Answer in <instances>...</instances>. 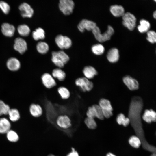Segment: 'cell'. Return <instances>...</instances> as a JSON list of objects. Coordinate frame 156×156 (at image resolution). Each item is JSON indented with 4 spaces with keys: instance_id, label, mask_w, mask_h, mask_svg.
<instances>
[{
    "instance_id": "1",
    "label": "cell",
    "mask_w": 156,
    "mask_h": 156,
    "mask_svg": "<svg viewBox=\"0 0 156 156\" xmlns=\"http://www.w3.org/2000/svg\"><path fill=\"white\" fill-rule=\"evenodd\" d=\"M143 107L142 98L138 96L132 98L130 105L129 115L130 120L134 122L140 121V116Z\"/></svg>"
},
{
    "instance_id": "2",
    "label": "cell",
    "mask_w": 156,
    "mask_h": 156,
    "mask_svg": "<svg viewBox=\"0 0 156 156\" xmlns=\"http://www.w3.org/2000/svg\"><path fill=\"white\" fill-rule=\"evenodd\" d=\"M51 61L58 68H63L69 60L68 56L63 51H53Z\"/></svg>"
},
{
    "instance_id": "3",
    "label": "cell",
    "mask_w": 156,
    "mask_h": 156,
    "mask_svg": "<svg viewBox=\"0 0 156 156\" xmlns=\"http://www.w3.org/2000/svg\"><path fill=\"white\" fill-rule=\"evenodd\" d=\"M92 31L96 39L101 42L109 40L114 32V29L110 25L108 26L107 30L103 34L101 33L99 28L97 26Z\"/></svg>"
},
{
    "instance_id": "4",
    "label": "cell",
    "mask_w": 156,
    "mask_h": 156,
    "mask_svg": "<svg viewBox=\"0 0 156 156\" xmlns=\"http://www.w3.org/2000/svg\"><path fill=\"white\" fill-rule=\"evenodd\" d=\"M75 84L83 92L90 91L94 87L93 83L84 76L76 79L75 81Z\"/></svg>"
},
{
    "instance_id": "5",
    "label": "cell",
    "mask_w": 156,
    "mask_h": 156,
    "mask_svg": "<svg viewBox=\"0 0 156 156\" xmlns=\"http://www.w3.org/2000/svg\"><path fill=\"white\" fill-rule=\"evenodd\" d=\"M40 80L43 86L48 89H51L57 85L55 79L49 73H43L41 76Z\"/></svg>"
},
{
    "instance_id": "6",
    "label": "cell",
    "mask_w": 156,
    "mask_h": 156,
    "mask_svg": "<svg viewBox=\"0 0 156 156\" xmlns=\"http://www.w3.org/2000/svg\"><path fill=\"white\" fill-rule=\"evenodd\" d=\"M55 121L57 126L62 129H68L72 126L70 118L66 114H62L59 115L56 118Z\"/></svg>"
},
{
    "instance_id": "7",
    "label": "cell",
    "mask_w": 156,
    "mask_h": 156,
    "mask_svg": "<svg viewBox=\"0 0 156 156\" xmlns=\"http://www.w3.org/2000/svg\"><path fill=\"white\" fill-rule=\"evenodd\" d=\"M122 24L129 30L132 31L136 26V18L132 14L129 12L124 13L122 16Z\"/></svg>"
},
{
    "instance_id": "8",
    "label": "cell",
    "mask_w": 156,
    "mask_h": 156,
    "mask_svg": "<svg viewBox=\"0 0 156 156\" xmlns=\"http://www.w3.org/2000/svg\"><path fill=\"white\" fill-rule=\"evenodd\" d=\"M59 7L60 11L65 15L71 14L74 7V3L72 0H60Z\"/></svg>"
},
{
    "instance_id": "9",
    "label": "cell",
    "mask_w": 156,
    "mask_h": 156,
    "mask_svg": "<svg viewBox=\"0 0 156 156\" xmlns=\"http://www.w3.org/2000/svg\"><path fill=\"white\" fill-rule=\"evenodd\" d=\"M55 41L57 46L62 49H68L71 47L72 44L71 40L70 38L62 35L57 36Z\"/></svg>"
},
{
    "instance_id": "10",
    "label": "cell",
    "mask_w": 156,
    "mask_h": 156,
    "mask_svg": "<svg viewBox=\"0 0 156 156\" xmlns=\"http://www.w3.org/2000/svg\"><path fill=\"white\" fill-rule=\"evenodd\" d=\"M96 26V24L94 22L87 19H83L80 21L77 27L79 31L83 32L85 29L92 31Z\"/></svg>"
},
{
    "instance_id": "11",
    "label": "cell",
    "mask_w": 156,
    "mask_h": 156,
    "mask_svg": "<svg viewBox=\"0 0 156 156\" xmlns=\"http://www.w3.org/2000/svg\"><path fill=\"white\" fill-rule=\"evenodd\" d=\"M20 14L24 17L31 18L32 16L34 11L29 5L26 3L21 4L19 7Z\"/></svg>"
},
{
    "instance_id": "12",
    "label": "cell",
    "mask_w": 156,
    "mask_h": 156,
    "mask_svg": "<svg viewBox=\"0 0 156 156\" xmlns=\"http://www.w3.org/2000/svg\"><path fill=\"white\" fill-rule=\"evenodd\" d=\"M14 48L20 54H23L27 49V44L25 41L21 38H17L15 40Z\"/></svg>"
},
{
    "instance_id": "13",
    "label": "cell",
    "mask_w": 156,
    "mask_h": 156,
    "mask_svg": "<svg viewBox=\"0 0 156 156\" xmlns=\"http://www.w3.org/2000/svg\"><path fill=\"white\" fill-rule=\"evenodd\" d=\"M6 67L10 71L15 72L18 71L21 67V63L19 60L15 57L9 59L6 63Z\"/></svg>"
},
{
    "instance_id": "14",
    "label": "cell",
    "mask_w": 156,
    "mask_h": 156,
    "mask_svg": "<svg viewBox=\"0 0 156 156\" xmlns=\"http://www.w3.org/2000/svg\"><path fill=\"white\" fill-rule=\"evenodd\" d=\"M124 83L130 90H134L139 88V83L135 79L129 76H126L123 79Z\"/></svg>"
},
{
    "instance_id": "15",
    "label": "cell",
    "mask_w": 156,
    "mask_h": 156,
    "mask_svg": "<svg viewBox=\"0 0 156 156\" xmlns=\"http://www.w3.org/2000/svg\"><path fill=\"white\" fill-rule=\"evenodd\" d=\"M29 111L31 115L33 117L38 118L41 116L43 113V109L40 105L32 103L29 107Z\"/></svg>"
},
{
    "instance_id": "16",
    "label": "cell",
    "mask_w": 156,
    "mask_h": 156,
    "mask_svg": "<svg viewBox=\"0 0 156 156\" xmlns=\"http://www.w3.org/2000/svg\"><path fill=\"white\" fill-rule=\"evenodd\" d=\"M82 73L83 76L88 79L93 78L98 74L96 70L91 66L84 67L82 70Z\"/></svg>"
},
{
    "instance_id": "17",
    "label": "cell",
    "mask_w": 156,
    "mask_h": 156,
    "mask_svg": "<svg viewBox=\"0 0 156 156\" xmlns=\"http://www.w3.org/2000/svg\"><path fill=\"white\" fill-rule=\"evenodd\" d=\"M15 30L14 27L13 25L8 23H4L1 25L2 32L6 36L11 37L13 36Z\"/></svg>"
},
{
    "instance_id": "18",
    "label": "cell",
    "mask_w": 156,
    "mask_h": 156,
    "mask_svg": "<svg viewBox=\"0 0 156 156\" xmlns=\"http://www.w3.org/2000/svg\"><path fill=\"white\" fill-rule=\"evenodd\" d=\"M51 74L55 79H56L61 82L64 81L66 76L64 71L61 68H58L53 69Z\"/></svg>"
},
{
    "instance_id": "19",
    "label": "cell",
    "mask_w": 156,
    "mask_h": 156,
    "mask_svg": "<svg viewBox=\"0 0 156 156\" xmlns=\"http://www.w3.org/2000/svg\"><path fill=\"white\" fill-rule=\"evenodd\" d=\"M143 120L146 122L150 123L155 122L156 120V113L152 109L146 110L142 116Z\"/></svg>"
},
{
    "instance_id": "20",
    "label": "cell",
    "mask_w": 156,
    "mask_h": 156,
    "mask_svg": "<svg viewBox=\"0 0 156 156\" xmlns=\"http://www.w3.org/2000/svg\"><path fill=\"white\" fill-rule=\"evenodd\" d=\"M107 57L109 62L112 63L117 62L118 60L119 57L118 49L114 48L111 49L108 52Z\"/></svg>"
},
{
    "instance_id": "21",
    "label": "cell",
    "mask_w": 156,
    "mask_h": 156,
    "mask_svg": "<svg viewBox=\"0 0 156 156\" xmlns=\"http://www.w3.org/2000/svg\"><path fill=\"white\" fill-rule=\"evenodd\" d=\"M11 124L9 121L6 118H0V133H6L10 130Z\"/></svg>"
},
{
    "instance_id": "22",
    "label": "cell",
    "mask_w": 156,
    "mask_h": 156,
    "mask_svg": "<svg viewBox=\"0 0 156 156\" xmlns=\"http://www.w3.org/2000/svg\"><path fill=\"white\" fill-rule=\"evenodd\" d=\"M57 92L62 99H68L70 97L71 93L70 91L65 86H59L57 89Z\"/></svg>"
},
{
    "instance_id": "23",
    "label": "cell",
    "mask_w": 156,
    "mask_h": 156,
    "mask_svg": "<svg viewBox=\"0 0 156 156\" xmlns=\"http://www.w3.org/2000/svg\"><path fill=\"white\" fill-rule=\"evenodd\" d=\"M110 11L113 16L116 17L122 16L124 14V9L123 7L120 5H114L110 8Z\"/></svg>"
},
{
    "instance_id": "24",
    "label": "cell",
    "mask_w": 156,
    "mask_h": 156,
    "mask_svg": "<svg viewBox=\"0 0 156 156\" xmlns=\"http://www.w3.org/2000/svg\"><path fill=\"white\" fill-rule=\"evenodd\" d=\"M99 105L102 111H113V109L111 103L107 99L104 98L101 99L99 102Z\"/></svg>"
},
{
    "instance_id": "25",
    "label": "cell",
    "mask_w": 156,
    "mask_h": 156,
    "mask_svg": "<svg viewBox=\"0 0 156 156\" xmlns=\"http://www.w3.org/2000/svg\"><path fill=\"white\" fill-rule=\"evenodd\" d=\"M8 115L10 120L12 122L16 121L20 118L19 111L16 108H11Z\"/></svg>"
},
{
    "instance_id": "26",
    "label": "cell",
    "mask_w": 156,
    "mask_h": 156,
    "mask_svg": "<svg viewBox=\"0 0 156 156\" xmlns=\"http://www.w3.org/2000/svg\"><path fill=\"white\" fill-rule=\"evenodd\" d=\"M140 25L138 27V29L140 32L142 33L147 32L150 27L149 22L147 21L142 19L140 20Z\"/></svg>"
},
{
    "instance_id": "27",
    "label": "cell",
    "mask_w": 156,
    "mask_h": 156,
    "mask_svg": "<svg viewBox=\"0 0 156 156\" xmlns=\"http://www.w3.org/2000/svg\"><path fill=\"white\" fill-rule=\"evenodd\" d=\"M32 37L36 40L44 39L45 37V31L41 28H38L33 32Z\"/></svg>"
},
{
    "instance_id": "28",
    "label": "cell",
    "mask_w": 156,
    "mask_h": 156,
    "mask_svg": "<svg viewBox=\"0 0 156 156\" xmlns=\"http://www.w3.org/2000/svg\"><path fill=\"white\" fill-rule=\"evenodd\" d=\"M116 121L118 124L126 127L129 125L130 120L129 118L126 117L124 114L120 113L117 117Z\"/></svg>"
},
{
    "instance_id": "29",
    "label": "cell",
    "mask_w": 156,
    "mask_h": 156,
    "mask_svg": "<svg viewBox=\"0 0 156 156\" xmlns=\"http://www.w3.org/2000/svg\"><path fill=\"white\" fill-rule=\"evenodd\" d=\"M36 49L38 52L42 54H45L48 51L49 46L45 42H40L36 45Z\"/></svg>"
},
{
    "instance_id": "30",
    "label": "cell",
    "mask_w": 156,
    "mask_h": 156,
    "mask_svg": "<svg viewBox=\"0 0 156 156\" xmlns=\"http://www.w3.org/2000/svg\"><path fill=\"white\" fill-rule=\"evenodd\" d=\"M17 30L19 34L21 36H28L30 32L29 27L25 24L19 25L17 28Z\"/></svg>"
},
{
    "instance_id": "31",
    "label": "cell",
    "mask_w": 156,
    "mask_h": 156,
    "mask_svg": "<svg viewBox=\"0 0 156 156\" xmlns=\"http://www.w3.org/2000/svg\"><path fill=\"white\" fill-rule=\"evenodd\" d=\"M10 108L9 105L0 99V116L8 115Z\"/></svg>"
},
{
    "instance_id": "32",
    "label": "cell",
    "mask_w": 156,
    "mask_h": 156,
    "mask_svg": "<svg viewBox=\"0 0 156 156\" xmlns=\"http://www.w3.org/2000/svg\"><path fill=\"white\" fill-rule=\"evenodd\" d=\"M84 122L87 127L90 129H94L97 127L94 118L86 117L84 119Z\"/></svg>"
},
{
    "instance_id": "33",
    "label": "cell",
    "mask_w": 156,
    "mask_h": 156,
    "mask_svg": "<svg viewBox=\"0 0 156 156\" xmlns=\"http://www.w3.org/2000/svg\"><path fill=\"white\" fill-rule=\"evenodd\" d=\"M92 50L94 54L99 55L103 53L105 49L103 46L99 44L93 45L92 47Z\"/></svg>"
},
{
    "instance_id": "34",
    "label": "cell",
    "mask_w": 156,
    "mask_h": 156,
    "mask_svg": "<svg viewBox=\"0 0 156 156\" xmlns=\"http://www.w3.org/2000/svg\"><path fill=\"white\" fill-rule=\"evenodd\" d=\"M6 134L7 137L9 141L12 142H16L18 140V136L14 131L10 130Z\"/></svg>"
},
{
    "instance_id": "35",
    "label": "cell",
    "mask_w": 156,
    "mask_h": 156,
    "mask_svg": "<svg viewBox=\"0 0 156 156\" xmlns=\"http://www.w3.org/2000/svg\"><path fill=\"white\" fill-rule=\"evenodd\" d=\"M129 142L132 146L135 148H138L141 144V141L139 138L135 136L131 137L129 139Z\"/></svg>"
},
{
    "instance_id": "36",
    "label": "cell",
    "mask_w": 156,
    "mask_h": 156,
    "mask_svg": "<svg viewBox=\"0 0 156 156\" xmlns=\"http://www.w3.org/2000/svg\"><path fill=\"white\" fill-rule=\"evenodd\" d=\"M92 106L94 110L96 117L100 120H103L104 118L103 115L102 110L100 106L96 104H94Z\"/></svg>"
},
{
    "instance_id": "37",
    "label": "cell",
    "mask_w": 156,
    "mask_h": 156,
    "mask_svg": "<svg viewBox=\"0 0 156 156\" xmlns=\"http://www.w3.org/2000/svg\"><path fill=\"white\" fill-rule=\"evenodd\" d=\"M147 40L152 43H154L156 42V34L153 31H149L147 32Z\"/></svg>"
},
{
    "instance_id": "38",
    "label": "cell",
    "mask_w": 156,
    "mask_h": 156,
    "mask_svg": "<svg viewBox=\"0 0 156 156\" xmlns=\"http://www.w3.org/2000/svg\"><path fill=\"white\" fill-rule=\"evenodd\" d=\"M0 8L5 14H8L10 10V6L6 2L3 1H0Z\"/></svg>"
},
{
    "instance_id": "39",
    "label": "cell",
    "mask_w": 156,
    "mask_h": 156,
    "mask_svg": "<svg viewBox=\"0 0 156 156\" xmlns=\"http://www.w3.org/2000/svg\"><path fill=\"white\" fill-rule=\"evenodd\" d=\"M86 114L87 117L93 118H94L96 117V115L94 110L92 106L88 107Z\"/></svg>"
},
{
    "instance_id": "40",
    "label": "cell",
    "mask_w": 156,
    "mask_h": 156,
    "mask_svg": "<svg viewBox=\"0 0 156 156\" xmlns=\"http://www.w3.org/2000/svg\"><path fill=\"white\" fill-rule=\"evenodd\" d=\"M66 156H79L78 152L73 148H71V151Z\"/></svg>"
},
{
    "instance_id": "41",
    "label": "cell",
    "mask_w": 156,
    "mask_h": 156,
    "mask_svg": "<svg viewBox=\"0 0 156 156\" xmlns=\"http://www.w3.org/2000/svg\"><path fill=\"white\" fill-rule=\"evenodd\" d=\"M106 156H116L115 155H114V154L109 153H108L107 155H106Z\"/></svg>"
},
{
    "instance_id": "42",
    "label": "cell",
    "mask_w": 156,
    "mask_h": 156,
    "mask_svg": "<svg viewBox=\"0 0 156 156\" xmlns=\"http://www.w3.org/2000/svg\"><path fill=\"white\" fill-rule=\"evenodd\" d=\"M153 16L154 18L155 19L156 17V11H155L153 12Z\"/></svg>"
},
{
    "instance_id": "43",
    "label": "cell",
    "mask_w": 156,
    "mask_h": 156,
    "mask_svg": "<svg viewBox=\"0 0 156 156\" xmlns=\"http://www.w3.org/2000/svg\"><path fill=\"white\" fill-rule=\"evenodd\" d=\"M47 156H55L53 154H50L49 155H48Z\"/></svg>"
},
{
    "instance_id": "44",
    "label": "cell",
    "mask_w": 156,
    "mask_h": 156,
    "mask_svg": "<svg viewBox=\"0 0 156 156\" xmlns=\"http://www.w3.org/2000/svg\"><path fill=\"white\" fill-rule=\"evenodd\" d=\"M151 156H156V155L155 154H153L152 155H151Z\"/></svg>"
}]
</instances>
